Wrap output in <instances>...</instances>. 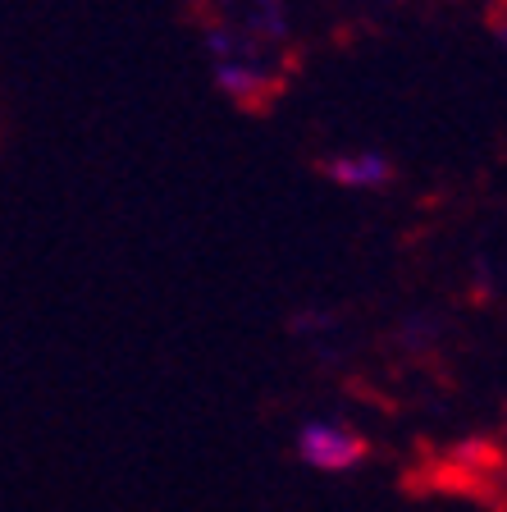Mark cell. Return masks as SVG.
<instances>
[{
	"mask_svg": "<svg viewBox=\"0 0 507 512\" xmlns=\"http://www.w3.org/2000/svg\"><path fill=\"white\" fill-rule=\"evenodd\" d=\"M297 458L311 471L343 476V471H357L366 462V435L357 426H348V421L320 416V421H307L297 430Z\"/></svg>",
	"mask_w": 507,
	"mask_h": 512,
	"instance_id": "6da1fadb",
	"label": "cell"
},
{
	"mask_svg": "<svg viewBox=\"0 0 507 512\" xmlns=\"http://www.w3.org/2000/svg\"><path fill=\"white\" fill-rule=\"evenodd\" d=\"M329 179L348 192H380L393 183V160L380 156V151H370V147L338 151V156L329 160Z\"/></svg>",
	"mask_w": 507,
	"mask_h": 512,
	"instance_id": "7a4b0ae2",
	"label": "cell"
}]
</instances>
